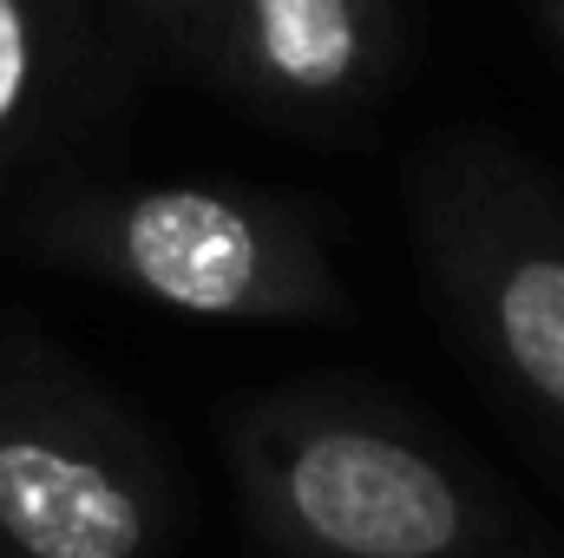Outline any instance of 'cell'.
Wrapping results in <instances>:
<instances>
[{
  "mask_svg": "<svg viewBox=\"0 0 564 558\" xmlns=\"http://www.w3.org/2000/svg\"><path fill=\"white\" fill-rule=\"evenodd\" d=\"M0 558H7V552H0Z\"/></svg>",
  "mask_w": 564,
  "mask_h": 558,
  "instance_id": "9",
  "label": "cell"
},
{
  "mask_svg": "<svg viewBox=\"0 0 564 558\" xmlns=\"http://www.w3.org/2000/svg\"><path fill=\"white\" fill-rule=\"evenodd\" d=\"M73 66V0H0V158L40 132Z\"/></svg>",
  "mask_w": 564,
  "mask_h": 558,
  "instance_id": "6",
  "label": "cell"
},
{
  "mask_svg": "<svg viewBox=\"0 0 564 558\" xmlns=\"http://www.w3.org/2000/svg\"><path fill=\"white\" fill-rule=\"evenodd\" d=\"M408 211L459 342L564 433V191L512 144L453 132L414 164Z\"/></svg>",
  "mask_w": 564,
  "mask_h": 558,
  "instance_id": "3",
  "label": "cell"
},
{
  "mask_svg": "<svg viewBox=\"0 0 564 558\" xmlns=\"http://www.w3.org/2000/svg\"><path fill=\"white\" fill-rule=\"evenodd\" d=\"M177 480L164 447L99 375L0 322V552L164 558Z\"/></svg>",
  "mask_w": 564,
  "mask_h": 558,
  "instance_id": "4",
  "label": "cell"
},
{
  "mask_svg": "<svg viewBox=\"0 0 564 558\" xmlns=\"http://www.w3.org/2000/svg\"><path fill=\"white\" fill-rule=\"evenodd\" d=\"M33 244L73 277L230 329L341 322L328 211L263 184H106L33 217Z\"/></svg>",
  "mask_w": 564,
  "mask_h": 558,
  "instance_id": "2",
  "label": "cell"
},
{
  "mask_svg": "<svg viewBox=\"0 0 564 558\" xmlns=\"http://www.w3.org/2000/svg\"><path fill=\"white\" fill-rule=\"evenodd\" d=\"M401 60V0H224L204 73L250 119L335 139L375 119Z\"/></svg>",
  "mask_w": 564,
  "mask_h": 558,
  "instance_id": "5",
  "label": "cell"
},
{
  "mask_svg": "<svg viewBox=\"0 0 564 558\" xmlns=\"http://www.w3.org/2000/svg\"><path fill=\"white\" fill-rule=\"evenodd\" d=\"M250 533L276 558H492L486 480L421 420L355 388H276L224 420Z\"/></svg>",
  "mask_w": 564,
  "mask_h": 558,
  "instance_id": "1",
  "label": "cell"
},
{
  "mask_svg": "<svg viewBox=\"0 0 564 558\" xmlns=\"http://www.w3.org/2000/svg\"><path fill=\"white\" fill-rule=\"evenodd\" d=\"M126 13L139 20L158 46H171V53H184V60L204 66V60H210V33H217L224 0H126Z\"/></svg>",
  "mask_w": 564,
  "mask_h": 558,
  "instance_id": "7",
  "label": "cell"
},
{
  "mask_svg": "<svg viewBox=\"0 0 564 558\" xmlns=\"http://www.w3.org/2000/svg\"><path fill=\"white\" fill-rule=\"evenodd\" d=\"M539 13H545V26H552V40L564 46V0H539Z\"/></svg>",
  "mask_w": 564,
  "mask_h": 558,
  "instance_id": "8",
  "label": "cell"
}]
</instances>
